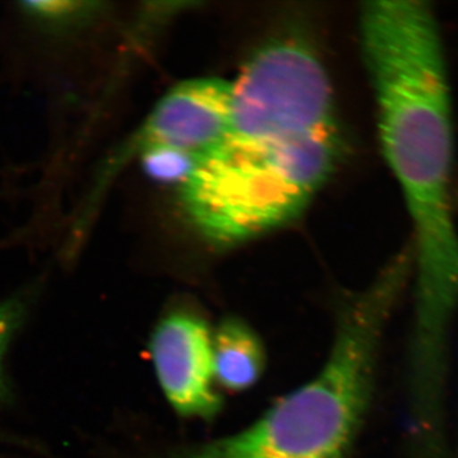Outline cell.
I'll return each instance as SVG.
<instances>
[{"label":"cell","mask_w":458,"mask_h":458,"mask_svg":"<svg viewBox=\"0 0 458 458\" xmlns=\"http://www.w3.org/2000/svg\"><path fill=\"white\" fill-rule=\"evenodd\" d=\"M360 36L382 148L414 225L412 316L448 324L458 312V234L450 89L436 18L423 2H369L360 11Z\"/></svg>","instance_id":"6da1fadb"},{"label":"cell","mask_w":458,"mask_h":458,"mask_svg":"<svg viewBox=\"0 0 458 458\" xmlns=\"http://www.w3.org/2000/svg\"><path fill=\"white\" fill-rule=\"evenodd\" d=\"M410 269V259H396L372 284L343 297L321 369L254 423L140 458H351L372 403L386 327Z\"/></svg>","instance_id":"7a4b0ae2"},{"label":"cell","mask_w":458,"mask_h":458,"mask_svg":"<svg viewBox=\"0 0 458 458\" xmlns=\"http://www.w3.org/2000/svg\"><path fill=\"white\" fill-rule=\"evenodd\" d=\"M342 150L336 123L303 132L228 135L179 186L181 207L209 245H241L300 216Z\"/></svg>","instance_id":"3957f363"},{"label":"cell","mask_w":458,"mask_h":458,"mask_svg":"<svg viewBox=\"0 0 458 458\" xmlns=\"http://www.w3.org/2000/svg\"><path fill=\"white\" fill-rule=\"evenodd\" d=\"M232 122V83L198 78L174 86L146 120L108 152L96 168L69 234L68 254H75L101 209L114 181L126 165L152 149H171L199 165L227 140Z\"/></svg>","instance_id":"277c9868"},{"label":"cell","mask_w":458,"mask_h":458,"mask_svg":"<svg viewBox=\"0 0 458 458\" xmlns=\"http://www.w3.org/2000/svg\"><path fill=\"white\" fill-rule=\"evenodd\" d=\"M335 122L333 89L315 47L283 33L262 45L232 83L229 135L315 131Z\"/></svg>","instance_id":"5b68a950"},{"label":"cell","mask_w":458,"mask_h":458,"mask_svg":"<svg viewBox=\"0 0 458 458\" xmlns=\"http://www.w3.org/2000/svg\"><path fill=\"white\" fill-rule=\"evenodd\" d=\"M212 336L207 318L185 303L168 307L153 328L149 352L157 381L180 418L212 420L222 411Z\"/></svg>","instance_id":"8992f818"},{"label":"cell","mask_w":458,"mask_h":458,"mask_svg":"<svg viewBox=\"0 0 458 458\" xmlns=\"http://www.w3.org/2000/svg\"><path fill=\"white\" fill-rule=\"evenodd\" d=\"M214 375L219 388L243 393L260 381L267 367L261 337L245 319L229 316L213 328Z\"/></svg>","instance_id":"52a82bcc"},{"label":"cell","mask_w":458,"mask_h":458,"mask_svg":"<svg viewBox=\"0 0 458 458\" xmlns=\"http://www.w3.org/2000/svg\"><path fill=\"white\" fill-rule=\"evenodd\" d=\"M105 4L95 2H25L21 12L50 32H65L95 20Z\"/></svg>","instance_id":"ba28073f"},{"label":"cell","mask_w":458,"mask_h":458,"mask_svg":"<svg viewBox=\"0 0 458 458\" xmlns=\"http://www.w3.org/2000/svg\"><path fill=\"white\" fill-rule=\"evenodd\" d=\"M33 297L35 292L29 288L0 300V405L9 403L13 396L5 373V355L14 336L25 324Z\"/></svg>","instance_id":"9c48e42d"},{"label":"cell","mask_w":458,"mask_h":458,"mask_svg":"<svg viewBox=\"0 0 458 458\" xmlns=\"http://www.w3.org/2000/svg\"><path fill=\"white\" fill-rule=\"evenodd\" d=\"M143 170L153 180L181 186L199 165L191 157L171 149H152L140 156Z\"/></svg>","instance_id":"30bf717a"},{"label":"cell","mask_w":458,"mask_h":458,"mask_svg":"<svg viewBox=\"0 0 458 458\" xmlns=\"http://www.w3.org/2000/svg\"><path fill=\"white\" fill-rule=\"evenodd\" d=\"M0 458H11V457L3 456V454H0Z\"/></svg>","instance_id":"8fae6325"},{"label":"cell","mask_w":458,"mask_h":458,"mask_svg":"<svg viewBox=\"0 0 458 458\" xmlns=\"http://www.w3.org/2000/svg\"><path fill=\"white\" fill-rule=\"evenodd\" d=\"M457 458H458V456H457Z\"/></svg>","instance_id":"7c38bea8"}]
</instances>
